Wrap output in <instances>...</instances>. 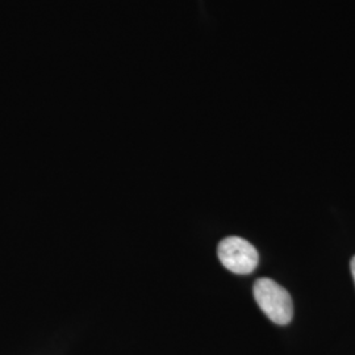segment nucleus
<instances>
[{"label":"nucleus","mask_w":355,"mask_h":355,"mask_svg":"<svg viewBox=\"0 0 355 355\" xmlns=\"http://www.w3.org/2000/svg\"><path fill=\"white\" fill-rule=\"evenodd\" d=\"M254 299L272 322L287 325L293 316L291 296L277 282L261 278L254 283Z\"/></svg>","instance_id":"1"},{"label":"nucleus","mask_w":355,"mask_h":355,"mask_svg":"<svg viewBox=\"0 0 355 355\" xmlns=\"http://www.w3.org/2000/svg\"><path fill=\"white\" fill-rule=\"evenodd\" d=\"M350 267H352V274H353V279H354L355 283V255L353 257V259H352Z\"/></svg>","instance_id":"3"},{"label":"nucleus","mask_w":355,"mask_h":355,"mask_svg":"<svg viewBox=\"0 0 355 355\" xmlns=\"http://www.w3.org/2000/svg\"><path fill=\"white\" fill-rule=\"evenodd\" d=\"M217 255L223 266L239 275L253 272L259 261L257 249L240 237H228L220 242Z\"/></svg>","instance_id":"2"}]
</instances>
